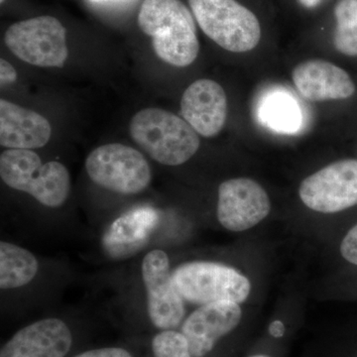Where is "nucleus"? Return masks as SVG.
Instances as JSON below:
<instances>
[{
  "label": "nucleus",
  "instance_id": "1",
  "mask_svg": "<svg viewBox=\"0 0 357 357\" xmlns=\"http://www.w3.org/2000/svg\"><path fill=\"white\" fill-rule=\"evenodd\" d=\"M188 4L204 34L243 62L267 46L270 24L255 0H188Z\"/></svg>",
  "mask_w": 357,
  "mask_h": 357
},
{
  "label": "nucleus",
  "instance_id": "2",
  "mask_svg": "<svg viewBox=\"0 0 357 357\" xmlns=\"http://www.w3.org/2000/svg\"><path fill=\"white\" fill-rule=\"evenodd\" d=\"M138 25L151 37L155 53L166 64L187 68L198 59V24L182 0H144Z\"/></svg>",
  "mask_w": 357,
  "mask_h": 357
},
{
  "label": "nucleus",
  "instance_id": "3",
  "mask_svg": "<svg viewBox=\"0 0 357 357\" xmlns=\"http://www.w3.org/2000/svg\"><path fill=\"white\" fill-rule=\"evenodd\" d=\"M130 135L141 149L165 166L183 165L201 146L199 134L183 117L160 109H145L134 115Z\"/></svg>",
  "mask_w": 357,
  "mask_h": 357
},
{
  "label": "nucleus",
  "instance_id": "4",
  "mask_svg": "<svg viewBox=\"0 0 357 357\" xmlns=\"http://www.w3.org/2000/svg\"><path fill=\"white\" fill-rule=\"evenodd\" d=\"M0 177L11 189L30 195L48 208H60L69 197L70 178L66 166L56 161L42 164L32 150L2 152Z\"/></svg>",
  "mask_w": 357,
  "mask_h": 357
},
{
  "label": "nucleus",
  "instance_id": "5",
  "mask_svg": "<svg viewBox=\"0 0 357 357\" xmlns=\"http://www.w3.org/2000/svg\"><path fill=\"white\" fill-rule=\"evenodd\" d=\"M172 278L183 299L199 306L215 302L241 304L251 290L248 277L220 263H184L174 270Z\"/></svg>",
  "mask_w": 357,
  "mask_h": 357
},
{
  "label": "nucleus",
  "instance_id": "6",
  "mask_svg": "<svg viewBox=\"0 0 357 357\" xmlns=\"http://www.w3.org/2000/svg\"><path fill=\"white\" fill-rule=\"evenodd\" d=\"M86 170L93 183L121 195H136L147 189L152 173L138 150L121 143L102 145L89 153Z\"/></svg>",
  "mask_w": 357,
  "mask_h": 357
},
{
  "label": "nucleus",
  "instance_id": "7",
  "mask_svg": "<svg viewBox=\"0 0 357 357\" xmlns=\"http://www.w3.org/2000/svg\"><path fill=\"white\" fill-rule=\"evenodd\" d=\"M4 41L16 57L37 67H64L69 55L67 30L53 16L14 23L7 29Z\"/></svg>",
  "mask_w": 357,
  "mask_h": 357
},
{
  "label": "nucleus",
  "instance_id": "8",
  "mask_svg": "<svg viewBox=\"0 0 357 357\" xmlns=\"http://www.w3.org/2000/svg\"><path fill=\"white\" fill-rule=\"evenodd\" d=\"M298 195L306 208L319 213L357 206V159L337 160L307 176Z\"/></svg>",
  "mask_w": 357,
  "mask_h": 357
},
{
  "label": "nucleus",
  "instance_id": "9",
  "mask_svg": "<svg viewBox=\"0 0 357 357\" xmlns=\"http://www.w3.org/2000/svg\"><path fill=\"white\" fill-rule=\"evenodd\" d=\"M141 273L150 321L158 330H175L185 318V304L174 284L167 253L160 249L148 252L143 258Z\"/></svg>",
  "mask_w": 357,
  "mask_h": 357
},
{
  "label": "nucleus",
  "instance_id": "10",
  "mask_svg": "<svg viewBox=\"0 0 357 357\" xmlns=\"http://www.w3.org/2000/svg\"><path fill=\"white\" fill-rule=\"evenodd\" d=\"M290 81L300 98L317 107L344 102L356 93V84L349 72L321 57L296 63L290 70Z\"/></svg>",
  "mask_w": 357,
  "mask_h": 357
},
{
  "label": "nucleus",
  "instance_id": "11",
  "mask_svg": "<svg viewBox=\"0 0 357 357\" xmlns=\"http://www.w3.org/2000/svg\"><path fill=\"white\" fill-rule=\"evenodd\" d=\"M271 206L266 190L255 178H229L218 187L217 217L229 231L252 229L269 215Z\"/></svg>",
  "mask_w": 357,
  "mask_h": 357
},
{
  "label": "nucleus",
  "instance_id": "12",
  "mask_svg": "<svg viewBox=\"0 0 357 357\" xmlns=\"http://www.w3.org/2000/svg\"><path fill=\"white\" fill-rule=\"evenodd\" d=\"M181 114L199 136L213 138L227 126L229 98L222 84L211 79H199L185 89L180 102Z\"/></svg>",
  "mask_w": 357,
  "mask_h": 357
},
{
  "label": "nucleus",
  "instance_id": "13",
  "mask_svg": "<svg viewBox=\"0 0 357 357\" xmlns=\"http://www.w3.org/2000/svg\"><path fill=\"white\" fill-rule=\"evenodd\" d=\"M243 310L234 302L203 305L185 319L182 333L187 338L192 357H204L213 351L218 340L231 333L241 323Z\"/></svg>",
  "mask_w": 357,
  "mask_h": 357
},
{
  "label": "nucleus",
  "instance_id": "14",
  "mask_svg": "<svg viewBox=\"0 0 357 357\" xmlns=\"http://www.w3.org/2000/svg\"><path fill=\"white\" fill-rule=\"evenodd\" d=\"M72 344V332L64 321L43 319L18 331L2 347L0 357H65Z\"/></svg>",
  "mask_w": 357,
  "mask_h": 357
},
{
  "label": "nucleus",
  "instance_id": "15",
  "mask_svg": "<svg viewBox=\"0 0 357 357\" xmlns=\"http://www.w3.org/2000/svg\"><path fill=\"white\" fill-rule=\"evenodd\" d=\"M49 121L33 110L0 100V144L9 149L31 150L44 147L50 140Z\"/></svg>",
  "mask_w": 357,
  "mask_h": 357
},
{
  "label": "nucleus",
  "instance_id": "16",
  "mask_svg": "<svg viewBox=\"0 0 357 357\" xmlns=\"http://www.w3.org/2000/svg\"><path fill=\"white\" fill-rule=\"evenodd\" d=\"M158 213L150 206L134 208L117 218L103 236V243L110 253L121 255L137 248L150 236L157 222Z\"/></svg>",
  "mask_w": 357,
  "mask_h": 357
},
{
  "label": "nucleus",
  "instance_id": "17",
  "mask_svg": "<svg viewBox=\"0 0 357 357\" xmlns=\"http://www.w3.org/2000/svg\"><path fill=\"white\" fill-rule=\"evenodd\" d=\"M39 262L31 251L2 241L0 243V288L13 290L27 285L38 273Z\"/></svg>",
  "mask_w": 357,
  "mask_h": 357
},
{
  "label": "nucleus",
  "instance_id": "18",
  "mask_svg": "<svg viewBox=\"0 0 357 357\" xmlns=\"http://www.w3.org/2000/svg\"><path fill=\"white\" fill-rule=\"evenodd\" d=\"M330 44L347 58H357V0H335L332 8Z\"/></svg>",
  "mask_w": 357,
  "mask_h": 357
},
{
  "label": "nucleus",
  "instance_id": "19",
  "mask_svg": "<svg viewBox=\"0 0 357 357\" xmlns=\"http://www.w3.org/2000/svg\"><path fill=\"white\" fill-rule=\"evenodd\" d=\"M154 357H192L187 338L175 330L162 331L152 340Z\"/></svg>",
  "mask_w": 357,
  "mask_h": 357
},
{
  "label": "nucleus",
  "instance_id": "20",
  "mask_svg": "<svg viewBox=\"0 0 357 357\" xmlns=\"http://www.w3.org/2000/svg\"><path fill=\"white\" fill-rule=\"evenodd\" d=\"M340 251L347 262L357 266V223L345 234L340 243Z\"/></svg>",
  "mask_w": 357,
  "mask_h": 357
},
{
  "label": "nucleus",
  "instance_id": "21",
  "mask_svg": "<svg viewBox=\"0 0 357 357\" xmlns=\"http://www.w3.org/2000/svg\"><path fill=\"white\" fill-rule=\"evenodd\" d=\"M290 103H275L271 105V109L269 110V115L271 119L270 121H274L277 126H291L292 121V116L294 112H291Z\"/></svg>",
  "mask_w": 357,
  "mask_h": 357
},
{
  "label": "nucleus",
  "instance_id": "22",
  "mask_svg": "<svg viewBox=\"0 0 357 357\" xmlns=\"http://www.w3.org/2000/svg\"><path fill=\"white\" fill-rule=\"evenodd\" d=\"M328 0H291L293 6L305 15H316L325 9V4Z\"/></svg>",
  "mask_w": 357,
  "mask_h": 357
},
{
  "label": "nucleus",
  "instance_id": "23",
  "mask_svg": "<svg viewBox=\"0 0 357 357\" xmlns=\"http://www.w3.org/2000/svg\"><path fill=\"white\" fill-rule=\"evenodd\" d=\"M75 357H133L126 349L121 347H102L82 352Z\"/></svg>",
  "mask_w": 357,
  "mask_h": 357
},
{
  "label": "nucleus",
  "instance_id": "24",
  "mask_svg": "<svg viewBox=\"0 0 357 357\" xmlns=\"http://www.w3.org/2000/svg\"><path fill=\"white\" fill-rule=\"evenodd\" d=\"M17 79V73L15 69L4 59L0 60V84L1 86L13 84Z\"/></svg>",
  "mask_w": 357,
  "mask_h": 357
},
{
  "label": "nucleus",
  "instance_id": "25",
  "mask_svg": "<svg viewBox=\"0 0 357 357\" xmlns=\"http://www.w3.org/2000/svg\"><path fill=\"white\" fill-rule=\"evenodd\" d=\"M270 335L274 337H283L284 333H285V326L281 321H274L270 324L269 328Z\"/></svg>",
  "mask_w": 357,
  "mask_h": 357
},
{
  "label": "nucleus",
  "instance_id": "26",
  "mask_svg": "<svg viewBox=\"0 0 357 357\" xmlns=\"http://www.w3.org/2000/svg\"><path fill=\"white\" fill-rule=\"evenodd\" d=\"M250 357H269V356H263V354H258V356H250Z\"/></svg>",
  "mask_w": 357,
  "mask_h": 357
},
{
  "label": "nucleus",
  "instance_id": "27",
  "mask_svg": "<svg viewBox=\"0 0 357 357\" xmlns=\"http://www.w3.org/2000/svg\"><path fill=\"white\" fill-rule=\"evenodd\" d=\"M4 1H6V0H0V3H3Z\"/></svg>",
  "mask_w": 357,
  "mask_h": 357
},
{
  "label": "nucleus",
  "instance_id": "28",
  "mask_svg": "<svg viewBox=\"0 0 357 357\" xmlns=\"http://www.w3.org/2000/svg\"><path fill=\"white\" fill-rule=\"evenodd\" d=\"M93 1H105V0H93Z\"/></svg>",
  "mask_w": 357,
  "mask_h": 357
}]
</instances>
